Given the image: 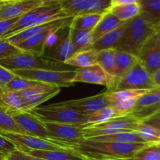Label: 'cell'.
Masks as SVG:
<instances>
[{
    "instance_id": "bcb514c9",
    "label": "cell",
    "mask_w": 160,
    "mask_h": 160,
    "mask_svg": "<svg viewBox=\"0 0 160 160\" xmlns=\"http://www.w3.org/2000/svg\"><path fill=\"white\" fill-rule=\"evenodd\" d=\"M98 160H132L131 159H98Z\"/></svg>"
},
{
    "instance_id": "ee69618b",
    "label": "cell",
    "mask_w": 160,
    "mask_h": 160,
    "mask_svg": "<svg viewBox=\"0 0 160 160\" xmlns=\"http://www.w3.org/2000/svg\"><path fill=\"white\" fill-rule=\"evenodd\" d=\"M152 78L156 88H160V69L158 70L154 74L152 75Z\"/></svg>"
},
{
    "instance_id": "cb8c5ba5",
    "label": "cell",
    "mask_w": 160,
    "mask_h": 160,
    "mask_svg": "<svg viewBox=\"0 0 160 160\" xmlns=\"http://www.w3.org/2000/svg\"><path fill=\"white\" fill-rule=\"evenodd\" d=\"M116 50L113 76L119 81L139 60V59L131 53Z\"/></svg>"
},
{
    "instance_id": "8d00e7d4",
    "label": "cell",
    "mask_w": 160,
    "mask_h": 160,
    "mask_svg": "<svg viewBox=\"0 0 160 160\" xmlns=\"http://www.w3.org/2000/svg\"><path fill=\"white\" fill-rule=\"evenodd\" d=\"M132 160H160V150L157 145H149L138 152Z\"/></svg>"
},
{
    "instance_id": "681fc988",
    "label": "cell",
    "mask_w": 160,
    "mask_h": 160,
    "mask_svg": "<svg viewBox=\"0 0 160 160\" xmlns=\"http://www.w3.org/2000/svg\"><path fill=\"white\" fill-rule=\"evenodd\" d=\"M152 116H157V117H160V113H157V114H155V115Z\"/></svg>"
},
{
    "instance_id": "8fae6325",
    "label": "cell",
    "mask_w": 160,
    "mask_h": 160,
    "mask_svg": "<svg viewBox=\"0 0 160 160\" xmlns=\"http://www.w3.org/2000/svg\"><path fill=\"white\" fill-rule=\"evenodd\" d=\"M61 8L67 17L109 12L111 0H60Z\"/></svg>"
},
{
    "instance_id": "f546056e",
    "label": "cell",
    "mask_w": 160,
    "mask_h": 160,
    "mask_svg": "<svg viewBox=\"0 0 160 160\" xmlns=\"http://www.w3.org/2000/svg\"><path fill=\"white\" fill-rule=\"evenodd\" d=\"M120 117H123V116L118 110H117L112 106H108L89 115L87 125L104 123L109 120Z\"/></svg>"
},
{
    "instance_id": "7bdbcfd3",
    "label": "cell",
    "mask_w": 160,
    "mask_h": 160,
    "mask_svg": "<svg viewBox=\"0 0 160 160\" xmlns=\"http://www.w3.org/2000/svg\"><path fill=\"white\" fill-rule=\"evenodd\" d=\"M152 40L155 46L160 51V28L158 30L157 32L155 34V35L152 38Z\"/></svg>"
},
{
    "instance_id": "7dc6e473",
    "label": "cell",
    "mask_w": 160,
    "mask_h": 160,
    "mask_svg": "<svg viewBox=\"0 0 160 160\" xmlns=\"http://www.w3.org/2000/svg\"><path fill=\"white\" fill-rule=\"evenodd\" d=\"M6 156L0 153V160H6Z\"/></svg>"
},
{
    "instance_id": "e575fe53",
    "label": "cell",
    "mask_w": 160,
    "mask_h": 160,
    "mask_svg": "<svg viewBox=\"0 0 160 160\" xmlns=\"http://www.w3.org/2000/svg\"><path fill=\"white\" fill-rule=\"evenodd\" d=\"M39 84H41V83L22 78L15 75V77L6 84L4 91L5 92H21L35 87Z\"/></svg>"
},
{
    "instance_id": "c3c4849f",
    "label": "cell",
    "mask_w": 160,
    "mask_h": 160,
    "mask_svg": "<svg viewBox=\"0 0 160 160\" xmlns=\"http://www.w3.org/2000/svg\"><path fill=\"white\" fill-rule=\"evenodd\" d=\"M3 92H4V89H3L2 87L0 85V95H1V94H2Z\"/></svg>"
},
{
    "instance_id": "3957f363",
    "label": "cell",
    "mask_w": 160,
    "mask_h": 160,
    "mask_svg": "<svg viewBox=\"0 0 160 160\" xmlns=\"http://www.w3.org/2000/svg\"><path fill=\"white\" fill-rule=\"evenodd\" d=\"M63 18H67V16L62 12L59 1H45L39 6L22 15L2 39L8 38L28 28Z\"/></svg>"
},
{
    "instance_id": "836d02e7",
    "label": "cell",
    "mask_w": 160,
    "mask_h": 160,
    "mask_svg": "<svg viewBox=\"0 0 160 160\" xmlns=\"http://www.w3.org/2000/svg\"><path fill=\"white\" fill-rule=\"evenodd\" d=\"M136 132L148 145H157L160 144V131L142 122Z\"/></svg>"
},
{
    "instance_id": "d590c367",
    "label": "cell",
    "mask_w": 160,
    "mask_h": 160,
    "mask_svg": "<svg viewBox=\"0 0 160 160\" xmlns=\"http://www.w3.org/2000/svg\"><path fill=\"white\" fill-rule=\"evenodd\" d=\"M141 10L152 19L160 23V0H139Z\"/></svg>"
},
{
    "instance_id": "ffe728a7",
    "label": "cell",
    "mask_w": 160,
    "mask_h": 160,
    "mask_svg": "<svg viewBox=\"0 0 160 160\" xmlns=\"http://www.w3.org/2000/svg\"><path fill=\"white\" fill-rule=\"evenodd\" d=\"M138 59L151 75L160 69V51L155 46L152 38L144 46Z\"/></svg>"
},
{
    "instance_id": "4fadbf2b",
    "label": "cell",
    "mask_w": 160,
    "mask_h": 160,
    "mask_svg": "<svg viewBox=\"0 0 160 160\" xmlns=\"http://www.w3.org/2000/svg\"><path fill=\"white\" fill-rule=\"evenodd\" d=\"M42 123L48 130L53 141L64 142L73 146L85 140L82 129L83 126L50 122H42Z\"/></svg>"
},
{
    "instance_id": "30bf717a",
    "label": "cell",
    "mask_w": 160,
    "mask_h": 160,
    "mask_svg": "<svg viewBox=\"0 0 160 160\" xmlns=\"http://www.w3.org/2000/svg\"><path fill=\"white\" fill-rule=\"evenodd\" d=\"M152 75L141 62L138 61L124 76L120 79L112 92L123 90H152L156 88Z\"/></svg>"
},
{
    "instance_id": "603a6c76",
    "label": "cell",
    "mask_w": 160,
    "mask_h": 160,
    "mask_svg": "<svg viewBox=\"0 0 160 160\" xmlns=\"http://www.w3.org/2000/svg\"><path fill=\"white\" fill-rule=\"evenodd\" d=\"M0 107L9 114L28 112L26 105L19 92H5L0 95Z\"/></svg>"
},
{
    "instance_id": "5b68a950",
    "label": "cell",
    "mask_w": 160,
    "mask_h": 160,
    "mask_svg": "<svg viewBox=\"0 0 160 160\" xmlns=\"http://www.w3.org/2000/svg\"><path fill=\"white\" fill-rule=\"evenodd\" d=\"M142 122V119L133 114H129L112 119L104 123L84 125L82 129L84 139L86 140L92 138L109 135L117 133L137 131L138 128Z\"/></svg>"
},
{
    "instance_id": "d4e9b609",
    "label": "cell",
    "mask_w": 160,
    "mask_h": 160,
    "mask_svg": "<svg viewBox=\"0 0 160 160\" xmlns=\"http://www.w3.org/2000/svg\"><path fill=\"white\" fill-rule=\"evenodd\" d=\"M124 22H122L121 20H119L113 14L110 13L109 12H106L103 15L102 18L100 20L99 23H98L96 28L92 31V33L93 42L98 40L99 38H101L104 34H107V33L112 31V30L118 28Z\"/></svg>"
},
{
    "instance_id": "277c9868",
    "label": "cell",
    "mask_w": 160,
    "mask_h": 160,
    "mask_svg": "<svg viewBox=\"0 0 160 160\" xmlns=\"http://www.w3.org/2000/svg\"><path fill=\"white\" fill-rule=\"evenodd\" d=\"M0 65L11 72L16 70H72L71 67L65 63L56 62L45 56H34L24 52L8 59H0Z\"/></svg>"
},
{
    "instance_id": "7402d4cb",
    "label": "cell",
    "mask_w": 160,
    "mask_h": 160,
    "mask_svg": "<svg viewBox=\"0 0 160 160\" xmlns=\"http://www.w3.org/2000/svg\"><path fill=\"white\" fill-rule=\"evenodd\" d=\"M128 22H124L118 28L99 38L93 43L92 48L97 50V51L109 49V48H115L120 42V39L126 30Z\"/></svg>"
},
{
    "instance_id": "f1b7e54d",
    "label": "cell",
    "mask_w": 160,
    "mask_h": 160,
    "mask_svg": "<svg viewBox=\"0 0 160 160\" xmlns=\"http://www.w3.org/2000/svg\"><path fill=\"white\" fill-rule=\"evenodd\" d=\"M105 14V13H104ZM104 14L90 13L73 17L71 22V28L86 31H92L96 28Z\"/></svg>"
},
{
    "instance_id": "5bb4252c",
    "label": "cell",
    "mask_w": 160,
    "mask_h": 160,
    "mask_svg": "<svg viewBox=\"0 0 160 160\" xmlns=\"http://www.w3.org/2000/svg\"><path fill=\"white\" fill-rule=\"evenodd\" d=\"M54 106H62L74 110L84 115L89 116L106 106H109V103L106 98V92L95 96L87 97L81 99L69 100L54 103Z\"/></svg>"
},
{
    "instance_id": "f6af8a7d",
    "label": "cell",
    "mask_w": 160,
    "mask_h": 160,
    "mask_svg": "<svg viewBox=\"0 0 160 160\" xmlns=\"http://www.w3.org/2000/svg\"><path fill=\"white\" fill-rule=\"evenodd\" d=\"M157 113H160V105H159V106H157V107L155 109L154 112H153L152 115H155V114H157Z\"/></svg>"
},
{
    "instance_id": "484cf974",
    "label": "cell",
    "mask_w": 160,
    "mask_h": 160,
    "mask_svg": "<svg viewBox=\"0 0 160 160\" xmlns=\"http://www.w3.org/2000/svg\"><path fill=\"white\" fill-rule=\"evenodd\" d=\"M97 54L98 51L93 48L86 51L78 52L69 58L64 63L69 67H74L78 68L90 67L97 63Z\"/></svg>"
},
{
    "instance_id": "e0dca14e",
    "label": "cell",
    "mask_w": 160,
    "mask_h": 160,
    "mask_svg": "<svg viewBox=\"0 0 160 160\" xmlns=\"http://www.w3.org/2000/svg\"><path fill=\"white\" fill-rule=\"evenodd\" d=\"M72 20H73L72 17H67V18L53 20V21L48 22V23H44V24L28 28V29L20 31L17 34H14L8 38H6V40L16 46L26 39L36 35V34H41V33H43L47 31H56V30L62 29L65 27L70 26L71 24Z\"/></svg>"
},
{
    "instance_id": "816d5d0a",
    "label": "cell",
    "mask_w": 160,
    "mask_h": 160,
    "mask_svg": "<svg viewBox=\"0 0 160 160\" xmlns=\"http://www.w3.org/2000/svg\"><path fill=\"white\" fill-rule=\"evenodd\" d=\"M0 2H1V1H0Z\"/></svg>"
},
{
    "instance_id": "f35d334b",
    "label": "cell",
    "mask_w": 160,
    "mask_h": 160,
    "mask_svg": "<svg viewBox=\"0 0 160 160\" xmlns=\"http://www.w3.org/2000/svg\"><path fill=\"white\" fill-rule=\"evenodd\" d=\"M17 149V146L11 141L0 134V153L1 154L8 156Z\"/></svg>"
},
{
    "instance_id": "83f0119b",
    "label": "cell",
    "mask_w": 160,
    "mask_h": 160,
    "mask_svg": "<svg viewBox=\"0 0 160 160\" xmlns=\"http://www.w3.org/2000/svg\"><path fill=\"white\" fill-rule=\"evenodd\" d=\"M89 140L95 142H118V143H145L147 144L136 131L131 132L117 133L109 135L100 136L90 138Z\"/></svg>"
},
{
    "instance_id": "2e32d148",
    "label": "cell",
    "mask_w": 160,
    "mask_h": 160,
    "mask_svg": "<svg viewBox=\"0 0 160 160\" xmlns=\"http://www.w3.org/2000/svg\"><path fill=\"white\" fill-rule=\"evenodd\" d=\"M45 0H10L0 2V21L21 17L38 7Z\"/></svg>"
},
{
    "instance_id": "4dcf8cb0",
    "label": "cell",
    "mask_w": 160,
    "mask_h": 160,
    "mask_svg": "<svg viewBox=\"0 0 160 160\" xmlns=\"http://www.w3.org/2000/svg\"><path fill=\"white\" fill-rule=\"evenodd\" d=\"M0 133L26 134V133L16 123L12 116L2 107H0Z\"/></svg>"
},
{
    "instance_id": "ac0fdd59",
    "label": "cell",
    "mask_w": 160,
    "mask_h": 160,
    "mask_svg": "<svg viewBox=\"0 0 160 160\" xmlns=\"http://www.w3.org/2000/svg\"><path fill=\"white\" fill-rule=\"evenodd\" d=\"M109 12L122 22H128L141 14L140 2L139 0H111Z\"/></svg>"
},
{
    "instance_id": "d6a6232c",
    "label": "cell",
    "mask_w": 160,
    "mask_h": 160,
    "mask_svg": "<svg viewBox=\"0 0 160 160\" xmlns=\"http://www.w3.org/2000/svg\"><path fill=\"white\" fill-rule=\"evenodd\" d=\"M60 88L56 87L52 90L49 91V92H43V93L38 94L36 95H33V96L23 98L25 105H26L27 111H30L32 109L38 107L39 105H41L42 103L48 101L50 98L57 95L60 92Z\"/></svg>"
},
{
    "instance_id": "9a60e30c",
    "label": "cell",
    "mask_w": 160,
    "mask_h": 160,
    "mask_svg": "<svg viewBox=\"0 0 160 160\" xmlns=\"http://www.w3.org/2000/svg\"><path fill=\"white\" fill-rule=\"evenodd\" d=\"M10 115L26 134L53 141L42 122L28 111L14 112Z\"/></svg>"
},
{
    "instance_id": "d6986e66",
    "label": "cell",
    "mask_w": 160,
    "mask_h": 160,
    "mask_svg": "<svg viewBox=\"0 0 160 160\" xmlns=\"http://www.w3.org/2000/svg\"><path fill=\"white\" fill-rule=\"evenodd\" d=\"M56 31H58V30H56V31H47L43 33H41V34H36V35L26 39V40L22 42L21 43L18 44L16 46L22 52L32 54L34 55V56H44L45 46H46L48 37H49L52 33L55 32Z\"/></svg>"
},
{
    "instance_id": "9c48e42d",
    "label": "cell",
    "mask_w": 160,
    "mask_h": 160,
    "mask_svg": "<svg viewBox=\"0 0 160 160\" xmlns=\"http://www.w3.org/2000/svg\"><path fill=\"white\" fill-rule=\"evenodd\" d=\"M1 135L9 139L17 146L19 150H38V151H52V150H67L72 149L71 145L48 140L28 134H15V133H0Z\"/></svg>"
},
{
    "instance_id": "b9f144b4",
    "label": "cell",
    "mask_w": 160,
    "mask_h": 160,
    "mask_svg": "<svg viewBox=\"0 0 160 160\" xmlns=\"http://www.w3.org/2000/svg\"><path fill=\"white\" fill-rule=\"evenodd\" d=\"M142 123H145V124L153 127V128H156V129L160 131V117L151 116V117L143 119L142 120Z\"/></svg>"
},
{
    "instance_id": "44dd1931",
    "label": "cell",
    "mask_w": 160,
    "mask_h": 160,
    "mask_svg": "<svg viewBox=\"0 0 160 160\" xmlns=\"http://www.w3.org/2000/svg\"><path fill=\"white\" fill-rule=\"evenodd\" d=\"M20 151L28 155L45 160H88L78 152L73 149L38 151V150L22 149Z\"/></svg>"
},
{
    "instance_id": "f907efd6",
    "label": "cell",
    "mask_w": 160,
    "mask_h": 160,
    "mask_svg": "<svg viewBox=\"0 0 160 160\" xmlns=\"http://www.w3.org/2000/svg\"><path fill=\"white\" fill-rule=\"evenodd\" d=\"M157 147L159 148V149L160 150V144H159V145H157Z\"/></svg>"
},
{
    "instance_id": "7c38bea8",
    "label": "cell",
    "mask_w": 160,
    "mask_h": 160,
    "mask_svg": "<svg viewBox=\"0 0 160 160\" xmlns=\"http://www.w3.org/2000/svg\"><path fill=\"white\" fill-rule=\"evenodd\" d=\"M75 82L100 84L106 86L107 88V92H112L118 81L115 77L108 73L96 63L90 67L77 69L73 79V84Z\"/></svg>"
},
{
    "instance_id": "ab89813d",
    "label": "cell",
    "mask_w": 160,
    "mask_h": 160,
    "mask_svg": "<svg viewBox=\"0 0 160 160\" xmlns=\"http://www.w3.org/2000/svg\"><path fill=\"white\" fill-rule=\"evenodd\" d=\"M20 17H17V18L10 19V20H2L0 21V39L2 38L8 32L9 30L12 28L14 24L17 22Z\"/></svg>"
},
{
    "instance_id": "52a82bcc",
    "label": "cell",
    "mask_w": 160,
    "mask_h": 160,
    "mask_svg": "<svg viewBox=\"0 0 160 160\" xmlns=\"http://www.w3.org/2000/svg\"><path fill=\"white\" fill-rule=\"evenodd\" d=\"M17 76L36 81L41 84L68 88L73 86V79L76 70H16L12 71Z\"/></svg>"
},
{
    "instance_id": "ba28073f",
    "label": "cell",
    "mask_w": 160,
    "mask_h": 160,
    "mask_svg": "<svg viewBox=\"0 0 160 160\" xmlns=\"http://www.w3.org/2000/svg\"><path fill=\"white\" fill-rule=\"evenodd\" d=\"M70 26L65 27L50 34L45 46V57L64 63L74 54L75 51L70 38Z\"/></svg>"
},
{
    "instance_id": "7a4b0ae2",
    "label": "cell",
    "mask_w": 160,
    "mask_h": 160,
    "mask_svg": "<svg viewBox=\"0 0 160 160\" xmlns=\"http://www.w3.org/2000/svg\"><path fill=\"white\" fill-rule=\"evenodd\" d=\"M149 145L145 143H118L95 142L86 139L71 147L88 160L132 159L134 155Z\"/></svg>"
},
{
    "instance_id": "74e56055",
    "label": "cell",
    "mask_w": 160,
    "mask_h": 160,
    "mask_svg": "<svg viewBox=\"0 0 160 160\" xmlns=\"http://www.w3.org/2000/svg\"><path fill=\"white\" fill-rule=\"evenodd\" d=\"M21 52L17 46L8 42L6 39H0V59H8Z\"/></svg>"
},
{
    "instance_id": "4316f807",
    "label": "cell",
    "mask_w": 160,
    "mask_h": 160,
    "mask_svg": "<svg viewBox=\"0 0 160 160\" xmlns=\"http://www.w3.org/2000/svg\"><path fill=\"white\" fill-rule=\"evenodd\" d=\"M70 27V38L75 53L92 49L93 45L92 31L74 29Z\"/></svg>"
},
{
    "instance_id": "1f68e13d",
    "label": "cell",
    "mask_w": 160,
    "mask_h": 160,
    "mask_svg": "<svg viewBox=\"0 0 160 160\" xmlns=\"http://www.w3.org/2000/svg\"><path fill=\"white\" fill-rule=\"evenodd\" d=\"M116 51V48H109L98 51L97 54V64H98L105 71L112 76L114 73Z\"/></svg>"
},
{
    "instance_id": "6da1fadb",
    "label": "cell",
    "mask_w": 160,
    "mask_h": 160,
    "mask_svg": "<svg viewBox=\"0 0 160 160\" xmlns=\"http://www.w3.org/2000/svg\"><path fill=\"white\" fill-rule=\"evenodd\" d=\"M159 28V22L141 12L140 15L128 22L126 30L115 48L138 58L144 46Z\"/></svg>"
},
{
    "instance_id": "8992f818",
    "label": "cell",
    "mask_w": 160,
    "mask_h": 160,
    "mask_svg": "<svg viewBox=\"0 0 160 160\" xmlns=\"http://www.w3.org/2000/svg\"><path fill=\"white\" fill-rule=\"evenodd\" d=\"M42 122L64 123V124L84 126L88 124V116L84 115L68 108L49 106L36 107L28 111Z\"/></svg>"
},
{
    "instance_id": "60d3db41",
    "label": "cell",
    "mask_w": 160,
    "mask_h": 160,
    "mask_svg": "<svg viewBox=\"0 0 160 160\" xmlns=\"http://www.w3.org/2000/svg\"><path fill=\"white\" fill-rule=\"evenodd\" d=\"M14 77H15V74H14L12 72L9 71L7 69L4 68V67H2V66L0 65V85L2 87L3 89H5V87L6 86V84H7Z\"/></svg>"
}]
</instances>
